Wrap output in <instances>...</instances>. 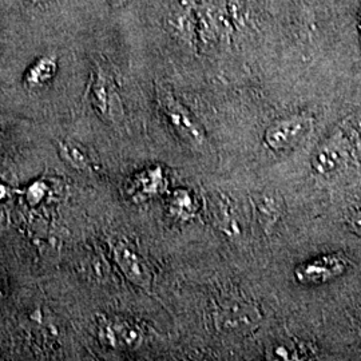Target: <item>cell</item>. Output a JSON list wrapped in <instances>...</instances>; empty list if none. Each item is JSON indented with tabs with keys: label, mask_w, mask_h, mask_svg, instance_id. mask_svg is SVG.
Listing matches in <instances>:
<instances>
[{
	"label": "cell",
	"mask_w": 361,
	"mask_h": 361,
	"mask_svg": "<svg viewBox=\"0 0 361 361\" xmlns=\"http://www.w3.org/2000/svg\"><path fill=\"white\" fill-rule=\"evenodd\" d=\"M91 102L94 109L104 116V119L114 121L116 116H121V101L116 92L114 79L104 70L98 67L91 87Z\"/></svg>",
	"instance_id": "cell-5"
},
{
	"label": "cell",
	"mask_w": 361,
	"mask_h": 361,
	"mask_svg": "<svg viewBox=\"0 0 361 361\" xmlns=\"http://www.w3.org/2000/svg\"><path fill=\"white\" fill-rule=\"evenodd\" d=\"M349 265L350 261L344 253H325L300 264L295 269V277L302 285L326 284L343 276Z\"/></svg>",
	"instance_id": "cell-3"
},
{
	"label": "cell",
	"mask_w": 361,
	"mask_h": 361,
	"mask_svg": "<svg viewBox=\"0 0 361 361\" xmlns=\"http://www.w3.org/2000/svg\"><path fill=\"white\" fill-rule=\"evenodd\" d=\"M359 34H360V39H361V6H360V13H359Z\"/></svg>",
	"instance_id": "cell-12"
},
{
	"label": "cell",
	"mask_w": 361,
	"mask_h": 361,
	"mask_svg": "<svg viewBox=\"0 0 361 361\" xmlns=\"http://www.w3.org/2000/svg\"><path fill=\"white\" fill-rule=\"evenodd\" d=\"M129 1L130 0H107L109 6H110L111 8H122V7H125Z\"/></svg>",
	"instance_id": "cell-11"
},
{
	"label": "cell",
	"mask_w": 361,
	"mask_h": 361,
	"mask_svg": "<svg viewBox=\"0 0 361 361\" xmlns=\"http://www.w3.org/2000/svg\"><path fill=\"white\" fill-rule=\"evenodd\" d=\"M31 3H42V1H46V0H28Z\"/></svg>",
	"instance_id": "cell-13"
},
{
	"label": "cell",
	"mask_w": 361,
	"mask_h": 361,
	"mask_svg": "<svg viewBox=\"0 0 361 361\" xmlns=\"http://www.w3.org/2000/svg\"><path fill=\"white\" fill-rule=\"evenodd\" d=\"M158 104L161 106L165 116L168 118L169 123L180 138L195 149H201L207 143V137L201 125L197 122L193 114L178 102L173 94L166 89H158Z\"/></svg>",
	"instance_id": "cell-2"
},
{
	"label": "cell",
	"mask_w": 361,
	"mask_h": 361,
	"mask_svg": "<svg viewBox=\"0 0 361 361\" xmlns=\"http://www.w3.org/2000/svg\"><path fill=\"white\" fill-rule=\"evenodd\" d=\"M58 70L56 58L52 55L40 56L38 61L27 70L25 83L30 89H37L47 85L55 77Z\"/></svg>",
	"instance_id": "cell-8"
},
{
	"label": "cell",
	"mask_w": 361,
	"mask_h": 361,
	"mask_svg": "<svg viewBox=\"0 0 361 361\" xmlns=\"http://www.w3.org/2000/svg\"><path fill=\"white\" fill-rule=\"evenodd\" d=\"M352 141L345 130L337 129L324 141L312 157L310 165L316 174L329 177L343 168L350 155Z\"/></svg>",
	"instance_id": "cell-4"
},
{
	"label": "cell",
	"mask_w": 361,
	"mask_h": 361,
	"mask_svg": "<svg viewBox=\"0 0 361 361\" xmlns=\"http://www.w3.org/2000/svg\"><path fill=\"white\" fill-rule=\"evenodd\" d=\"M349 226L352 231L361 235V212L356 213L352 219H349Z\"/></svg>",
	"instance_id": "cell-10"
},
{
	"label": "cell",
	"mask_w": 361,
	"mask_h": 361,
	"mask_svg": "<svg viewBox=\"0 0 361 361\" xmlns=\"http://www.w3.org/2000/svg\"><path fill=\"white\" fill-rule=\"evenodd\" d=\"M61 152H62L63 158H66L70 162V165H73V166L78 169H85L89 166L86 155L83 154L82 150L77 146H74L73 143H61Z\"/></svg>",
	"instance_id": "cell-9"
},
{
	"label": "cell",
	"mask_w": 361,
	"mask_h": 361,
	"mask_svg": "<svg viewBox=\"0 0 361 361\" xmlns=\"http://www.w3.org/2000/svg\"><path fill=\"white\" fill-rule=\"evenodd\" d=\"M313 118L307 114H290L276 119L264 134V142L277 154L295 150L313 129Z\"/></svg>",
	"instance_id": "cell-1"
},
{
	"label": "cell",
	"mask_w": 361,
	"mask_h": 361,
	"mask_svg": "<svg viewBox=\"0 0 361 361\" xmlns=\"http://www.w3.org/2000/svg\"><path fill=\"white\" fill-rule=\"evenodd\" d=\"M116 261L121 269L131 280V283L141 286L149 288L152 283V274L145 265L142 258L138 257L130 247L125 245H118L114 247Z\"/></svg>",
	"instance_id": "cell-6"
},
{
	"label": "cell",
	"mask_w": 361,
	"mask_h": 361,
	"mask_svg": "<svg viewBox=\"0 0 361 361\" xmlns=\"http://www.w3.org/2000/svg\"><path fill=\"white\" fill-rule=\"evenodd\" d=\"M101 338L110 347H134L140 340V334L135 328L126 323H104L101 326Z\"/></svg>",
	"instance_id": "cell-7"
}]
</instances>
